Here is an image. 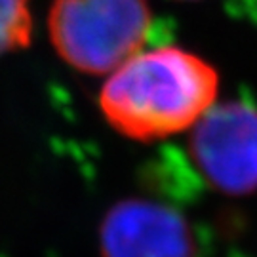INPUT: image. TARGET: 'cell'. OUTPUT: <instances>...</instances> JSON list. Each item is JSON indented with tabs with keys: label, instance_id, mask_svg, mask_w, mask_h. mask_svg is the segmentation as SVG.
<instances>
[{
	"label": "cell",
	"instance_id": "6da1fadb",
	"mask_svg": "<svg viewBox=\"0 0 257 257\" xmlns=\"http://www.w3.org/2000/svg\"><path fill=\"white\" fill-rule=\"evenodd\" d=\"M217 71L200 55L164 46L139 52L109 74L99 107L114 132L151 143L181 134L215 105Z\"/></svg>",
	"mask_w": 257,
	"mask_h": 257
},
{
	"label": "cell",
	"instance_id": "7a4b0ae2",
	"mask_svg": "<svg viewBox=\"0 0 257 257\" xmlns=\"http://www.w3.org/2000/svg\"><path fill=\"white\" fill-rule=\"evenodd\" d=\"M151 29L147 0H54L48 33L57 55L84 74H110L139 52Z\"/></svg>",
	"mask_w": 257,
	"mask_h": 257
},
{
	"label": "cell",
	"instance_id": "3957f363",
	"mask_svg": "<svg viewBox=\"0 0 257 257\" xmlns=\"http://www.w3.org/2000/svg\"><path fill=\"white\" fill-rule=\"evenodd\" d=\"M189 153L198 174L217 193H255L257 109L242 101L213 105L191 130Z\"/></svg>",
	"mask_w": 257,
	"mask_h": 257
},
{
	"label": "cell",
	"instance_id": "277c9868",
	"mask_svg": "<svg viewBox=\"0 0 257 257\" xmlns=\"http://www.w3.org/2000/svg\"><path fill=\"white\" fill-rule=\"evenodd\" d=\"M101 257H198L191 223L151 198H122L99 225Z\"/></svg>",
	"mask_w": 257,
	"mask_h": 257
},
{
	"label": "cell",
	"instance_id": "5b68a950",
	"mask_svg": "<svg viewBox=\"0 0 257 257\" xmlns=\"http://www.w3.org/2000/svg\"><path fill=\"white\" fill-rule=\"evenodd\" d=\"M31 0H0V55L25 48L31 42Z\"/></svg>",
	"mask_w": 257,
	"mask_h": 257
}]
</instances>
